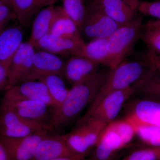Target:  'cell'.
I'll use <instances>...</instances> for the list:
<instances>
[{"label":"cell","instance_id":"6da1fadb","mask_svg":"<svg viewBox=\"0 0 160 160\" xmlns=\"http://www.w3.org/2000/svg\"><path fill=\"white\" fill-rule=\"evenodd\" d=\"M98 71L82 82L72 86L62 105L52 112L49 123L52 130L59 129L71 123L96 97L109 74Z\"/></svg>","mask_w":160,"mask_h":160},{"label":"cell","instance_id":"7a4b0ae2","mask_svg":"<svg viewBox=\"0 0 160 160\" xmlns=\"http://www.w3.org/2000/svg\"><path fill=\"white\" fill-rule=\"evenodd\" d=\"M153 67L147 55L145 60L123 61L113 69H109L106 82L89 105L86 112L93 110L107 95L138 82L145 77Z\"/></svg>","mask_w":160,"mask_h":160},{"label":"cell","instance_id":"3957f363","mask_svg":"<svg viewBox=\"0 0 160 160\" xmlns=\"http://www.w3.org/2000/svg\"><path fill=\"white\" fill-rule=\"evenodd\" d=\"M136 135L134 126L126 119L107 124L92 154L87 160H112Z\"/></svg>","mask_w":160,"mask_h":160},{"label":"cell","instance_id":"277c9868","mask_svg":"<svg viewBox=\"0 0 160 160\" xmlns=\"http://www.w3.org/2000/svg\"><path fill=\"white\" fill-rule=\"evenodd\" d=\"M143 18L138 15L130 22L120 26L107 38V48L112 69L124 61L141 38L143 28Z\"/></svg>","mask_w":160,"mask_h":160},{"label":"cell","instance_id":"5b68a950","mask_svg":"<svg viewBox=\"0 0 160 160\" xmlns=\"http://www.w3.org/2000/svg\"><path fill=\"white\" fill-rule=\"evenodd\" d=\"M107 123L96 119H87L78 122L76 127L63 134L66 144L75 155H87L94 149Z\"/></svg>","mask_w":160,"mask_h":160},{"label":"cell","instance_id":"8992f818","mask_svg":"<svg viewBox=\"0 0 160 160\" xmlns=\"http://www.w3.org/2000/svg\"><path fill=\"white\" fill-rule=\"evenodd\" d=\"M1 106L10 108L25 119L49 125L47 121L50 123L52 114L49 112L52 107L42 102L21 97L10 87L5 90Z\"/></svg>","mask_w":160,"mask_h":160},{"label":"cell","instance_id":"52a82bcc","mask_svg":"<svg viewBox=\"0 0 160 160\" xmlns=\"http://www.w3.org/2000/svg\"><path fill=\"white\" fill-rule=\"evenodd\" d=\"M42 130H52L48 124L25 119L10 108L1 106L0 135L8 138H22Z\"/></svg>","mask_w":160,"mask_h":160},{"label":"cell","instance_id":"ba28073f","mask_svg":"<svg viewBox=\"0 0 160 160\" xmlns=\"http://www.w3.org/2000/svg\"><path fill=\"white\" fill-rule=\"evenodd\" d=\"M135 93L133 86L107 95L93 110L86 112L78 122L87 119H96L109 124L115 120L125 103Z\"/></svg>","mask_w":160,"mask_h":160},{"label":"cell","instance_id":"9c48e42d","mask_svg":"<svg viewBox=\"0 0 160 160\" xmlns=\"http://www.w3.org/2000/svg\"><path fill=\"white\" fill-rule=\"evenodd\" d=\"M125 119L134 126L160 128V102L150 99H138L130 103Z\"/></svg>","mask_w":160,"mask_h":160},{"label":"cell","instance_id":"30bf717a","mask_svg":"<svg viewBox=\"0 0 160 160\" xmlns=\"http://www.w3.org/2000/svg\"><path fill=\"white\" fill-rule=\"evenodd\" d=\"M49 132L42 130L18 138L0 135V143L6 150L10 160H32L39 143Z\"/></svg>","mask_w":160,"mask_h":160},{"label":"cell","instance_id":"8fae6325","mask_svg":"<svg viewBox=\"0 0 160 160\" xmlns=\"http://www.w3.org/2000/svg\"><path fill=\"white\" fill-rule=\"evenodd\" d=\"M35 52L34 46L29 42L21 44L7 70V87L16 86L28 80L32 70Z\"/></svg>","mask_w":160,"mask_h":160},{"label":"cell","instance_id":"7c38bea8","mask_svg":"<svg viewBox=\"0 0 160 160\" xmlns=\"http://www.w3.org/2000/svg\"><path fill=\"white\" fill-rule=\"evenodd\" d=\"M82 30L87 37L108 38L120 26L112 19L89 3Z\"/></svg>","mask_w":160,"mask_h":160},{"label":"cell","instance_id":"4fadbf2b","mask_svg":"<svg viewBox=\"0 0 160 160\" xmlns=\"http://www.w3.org/2000/svg\"><path fill=\"white\" fill-rule=\"evenodd\" d=\"M86 44L81 37L69 38L49 33L39 40L35 48L58 56H84Z\"/></svg>","mask_w":160,"mask_h":160},{"label":"cell","instance_id":"5bb4252c","mask_svg":"<svg viewBox=\"0 0 160 160\" xmlns=\"http://www.w3.org/2000/svg\"><path fill=\"white\" fill-rule=\"evenodd\" d=\"M65 63L60 56L44 50L35 52L33 56L32 70L27 81L39 80L43 77L50 74L63 76Z\"/></svg>","mask_w":160,"mask_h":160},{"label":"cell","instance_id":"9a60e30c","mask_svg":"<svg viewBox=\"0 0 160 160\" xmlns=\"http://www.w3.org/2000/svg\"><path fill=\"white\" fill-rule=\"evenodd\" d=\"M99 65L86 57L71 56L65 63L63 76L74 86L91 78L98 71Z\"/></svg>","mask_w":160,"mask_h":160},{"label":"cell","instance_id":"2e32d148","mask_svg":"<svg viewBox=\"0 0 160 160\" xmlns=\"http://www.w3.org/2000/svg\"><path fill=\"white\" fill-rule=\"evenodd\" d=\"M19 24L8 26L0 32V63L8 70L12 58L23 43L24 32Z\"/></svg>","mask_w":160,"mask_h":160},{"label":"cell","instance_id":"e0dca14e","mask_svg":"<svg viewBox=\"0 0 160 160\" xmlns=\"http://www.w3.org/2000/svg\"><path fill=\"white\" fill-rule=\"evenodd\" d=\"M74 155L68 148L63 135L49 132L39 143L32 160H50Z\"/></svg>","mask_w":160,"mask_h":160},{"label":"cell","instance_id":"ac0fdd59","mask_svg":"<svg viewBox=\"0 0 160 160\" xmlns=\"http://www.w3.org/2000/svg\"><path fill=\"white\" fill-rule=\"evenodd\" d=\"M112 19L120 26L130 22L138 15L122 0H94L89 2Z\"/></svg>","mask_w":160,"mask_h":160},{"label":"cell","instance_id":"d6986e66","mask_svg":"<svg viewBox=\"0 0 160 160\" xmlns=\"http://www.w3.org/2000/svg\"><path fill=\"white\" fill-rule=\"evenodd\" d=\"M59 6H51L40 9L32 20L29 42L35 48L42 38L50 32L52 25L57 15Z\"/></svg>","mask_w":160,"mask_h":160},{"label":"cell","instance_id":"ffe728a7","mask_svg":"<svg viewBox=\"0 0 160 160\" xmlns=\"http://www.w3.org/2000/svg\"><path fill=\"white\" fill-rule=\"evenodd\" d=\"M10 88L21 97L42 102L54 107V104L45 83L39 80H31L11 86ZM8 88V87H7Z\"/></svg>","mask_w":160,"mask_h":160},{"label":"cell","instance_id":"44dd1931","mask_svg":"<svg viewBox=\"0 0 160 160\" xmlns=\"http://www.w3.org/2000/svg\"><path fill=\"white\" fill-rule=\"evenodd\" d=\"M50 33L60 37L73 38L80 37L78 26L62 6H59L57 15L52 25Z\"/></svg>","mask_w":160,"mask_h":160},{"label":"cell","instance_id":"7402d4cb","mask_svg":"<svg viewBox=\"0 0 160 160\" xmlns=\"http://www.w3.org/2000/svg\"><path fill=\"white\" fill-rule=\"evenodd\" d=\"M107 38L92 39L86 44L84 56L98 63L112 69V63L107 50Z\"/></svg>","mask_w":160,"mask_h":160},{"label":"cell","instance_id":"603a6c76","mask_svg":"<svg viewBox=\"0 0 160 160\" xmlns=\"http://www.w3.org/2000/svg\"><path fill=\"white\" fill-rule=\"evenodd\" d=\"M39 80L45 83L47 87L54 104L53 110L58 109L65 101L69 92L62 76L50 74L43 77Z\"/></svg>","mask_w":160,"mask_h":160},{"label":"cell","instance_id":"cb8c5ba5","mask_svg":"<svg viewBox=\"0 0 160 160\" xmlns=\"http://www.w3.org/2000/svg\"><path fill=\"white\" fill-rule=\"evenodd\" d=\"M17 21L23 27H28L35 15L40 9L38 8L36 0H11Z\"/></svg>","mask_w":160,"mask_h":160},{"label":"cell","instance_id":"d4e9b609","mask_svg":"<svg viewBox=\"0 0 160 160\" xmlns=\"http://www.w3.org/2000/svg\"><path fill=\"white\" fill-rule=\"evenodd\" d=\"M132 86L135 92L160 98V75L155 66L145 77Z\"/></svg>","mask_w":160,"mask_h":160},{"label":"cell","instance_id":"484cf974","mask_svg":"<svg viewBox=\"0 0 160 160\" xmlns=\"http://www.w3.org/2000/svg\"><path fill=\"white\" fill-rule=\"evenodd\" d=\"M62 8L69 17L73 20L82 30L86 14L87 7L85 0H61Z\"/></svg>","mask_w":160,"mask_h":160},{"label":"cell","instance_id":"4316f807","mask_svg":"<svg viewBox=\"0 0 160 160\" xmlns=\"http://www.w3.org/2000/svg\"><path fill=\"white\" fill-rule=\"evenodd\" d=\"M149 49L148 54L153 57L160 56V28L143 26L141 38Z\"/></svg>","mask_w":160,"mask_h":160},{"label":"cell","instance_id":"83f0119b","mask_svg":"<svg viewBox=\"0 0 160 160\" xmlns=\"http://www.w3.org/2000/svg\"><path fill=\"white\" fill-rule=\"evenodd\" d=\"M135 129L136 135L143 142L152 147H160V128L140 127Z\"/></svg>","mask_w":160,"mask_h":160},{"label":"cell","instance_id":"f1b7e54d","mask_svg":"<svg viewBox=\"0 0 160 160\" xmlns=\"http://www.w3.org/2000/svg\"><path fill=\"white\" fill-rule=\"evenodd\" d=\"M15 20L17 21V18L12 6L5 1L0 0V32Z\"/></svg>","mask_w":160,"mask_h":160},{"label":"cell","instance_id":"f546056e","mask_svg":"<svg viewBox=\"0 0 160 160\" xmlns=\"http://www.w3.org/2000/svg\"><path fill=\"white\" fill-rule=\"evenodd\" d=\"M120 160H158V148L151 147L138 149Z\"/></svg>","mask_w":160,"mask_h":160},{"label":"cell","instance_id":"4dcf8cb0","mask_svg":"<svg viewBox=\"0 0 160 160\" xmlns=\"http://www.w3.org/2000/svg\"><path fill=\"white\" fill-rule=\"evenodd\" d=\"M138 11L144 15L149 16L160 20V0L153 2L140 1Z\"/></svg>","mask_w":160,"mask_h":160},{"label":"cell","instance_id":"1f68e13d","mask_svg":"<svg viewBox=\"0 0 160 160\" xmlns=\"http://www.w3.org/2000/svg\"><path fill=\"white\" fill-rule=\"evenodd\" d=\"M8 86L7 69L0 63V93L6 90Z\"/></svg>","mask_w":160,"mask_h":160},{"label":"cell","instance_id":"d6a6232c","mask_svg":"<svg viewBox=\"0 0 160 160\" xmlns=\"http://www.w3.org/2000/svg\"><path fill=\"white\" fill-rule=\"evenodd\" d=\"M60 0H36L38 8L40 9L47 6H54Z\"/></svg>","mask_w":160,"mask_h":160},{"label":"cell","instance_id":"836d02e7","mask_svg":"<svg viewBox=\"0 0 160 160\" xmlns=\"http://www.w3.org/2000/svg\"><path fill=\"white\" fill-rule=\"evenodd\" d=\"M50 160H87L86 155H74L71 156L63 157Z\"/></svg>","mask_w":160,"mask_h":160},{"label":"cell","instance_id":"e575fe53","mask_svg":"<svg viewBox=\"0 0 160 160\" xmlns=\"http://www.w3.org/2000/svg\"><path fill=\"white\" fill-rule=\"evenodd\" d=\"M128 4L132 9L138 11V6L139 4V0H122Z\"/></svg>","mask_w":160,"mask_h":160},{"label":"cell","instance_id":"d590c367","mask_svg":"<svg viewBox=\"0 0 160 160\" xmlns=\"http://www.w3.org/2000/svg\"><path fill=\"white\" fill-rule=\"evenodd\" d=\"M0 160H10L4 147L0 143Z\"/></svg>","mask_w":160,"mask_h":160},{"label":"cell","instance_id":"8d00e7d4","mask_svg":"<svg viewBox=\"0 0 160 160\" xmlns=\"http://www.w3.org/2000/svg\"><path fill=\"white\" fill-rule=\"evenodd\" d=\"M145 26L160 28V20H149Z\"/></svg>","mask_w":160,"mask_h":160},{"label":"cell","instance_id":"74e56055","mask_svg":"<svg viewBox=\"0 0 160 160\" xmlns=\"http://www.w3.org/2000/svg\"><path fill=\"white\" fill-rule=\"evenodd\" d=\"M148 56L151 60V62L153 63L154 66H156V65H160V56L157 57H152L151 56L149 55L148 54Z\"/></svg>","mask_w":160,"mask_h":160},{"label":"cell","instance_id":"f35d334b","mask_svg":"<svg viewBox=\"0 0 160 160\" xmlns=\"http://www.w3.org/2000/svg\"><path fill=\"white\" fill-rule=\"evenodd\" d=\"M158 160H160V147H158Z\"/></svg>","mask_w":160,"mask_h":160},{"label":"cell","instance_id":"ab89813d","mask_svg":"<svg viewBox=\"0 0 160 160\" xmlns=\"http://www.w3.org/2000/svg\"><path fill=\"white\" fill-rule=\"evenodd\" d=\"M156 68L157 70L160 73V65H156V66H154Z\"/></svg>","mask_w":160,"mask_h":160},{"label":"cell","instance_id":"60d3db41","mask_svg":"<svg viewBox=\"0 0 160 160\" xmlns=\"http://www.w3.org/2000/svg\"><path fill=\"white\" fill-rule=\"evenodd\" d=\"M3 1H5L6 2L8 3V4H9L12 6L11 1L10 0H3Z\"/></svg>","mask_w":160,"mask_h":160},{"label":"cell","instance_id":"b9f144b4","mask_svg":"<svg viewBox=\"0 0 160 160\" xmlns=\"http://www.w3.org/2000/svg\"><path fill=\"white\" fill-rule=\"evenodd\" d=\"M94 1V0H90V2H91V1Z\"/></svg>","mask_w":160,"mask_h":160},{"label":"cell","instance_id":"7bdbcfd3","mask_svg":"<svg viewBox=\"0 0 160 160\" xmlns=\"http://www.w3.org/2000/svg\"><path fill=\"white\" fill-rule=\"evenodd\" d=\"M10 1H11V0H10Z\"/></svg>","mask_w":160,"mask_h":160}]
</instances>
